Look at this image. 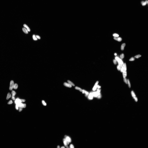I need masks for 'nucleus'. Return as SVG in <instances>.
I'll list each match as a JSON object with an SVG mask.
<instances>
[{"label": "nucleus", "instance_id": "1", "mask_svg": "<svg viewBox=\"0 0 148 148\" xmlns=\"http://www.w3.org/2000/svg\"><path fill=\"white\" fill-rule=\"evenodd\" d=\"M67 88L70 95L75 100L80 102L84 101V92L76 84L73 83H70L67 85Z\"/></svg>", "mask_w": 148, "mask_h": 148}, {"label": "nucleus", "instance_id": "2", "mask_svg": "<svg viewBox=\"0 0 148 148\" xmlns=\"http://www.w3.org/2000/svg\"><path fill=\"white\" fill-rule=\"evenodd\" d=\"M70 77L72 80L80 85L84 93L87 95L90 94L91 90L89 85L79 75L75 72H74L71 74Z\"/></svg>", "mask_w": 148, "mask_h": 148}, {"label": "nucleus", "instance_id": "4", "mask_svg": "<svg viewBox=\"0 0 148 148\" xmlns=\"http://www.w3.org/2000/svg\"><path fill=\"white\" fill-rule=\"evenodd\" d=\"M110 112L116 117L119 118L121 116V113L119 109L114 106H110L108 107Z\"/></svg>", "mask_w": 148, "mask_h": 148}, {"label": "nucleus", "instance_id": "3", "mask_svg": "<svg viewBox=\"0 0 148 148\" xmlns=\"http://www.w3.org/2000/svg\"><path fill=\"white\" fill-rule=\"evenodd\" d=\"M98 112L99 116L102 120L104 121H110L112 120V116L108 112L106 107L104 105L101 104L99 106Z\"/></svg>", "mask_w": 148, "mask_h": 148}]
</instances>
